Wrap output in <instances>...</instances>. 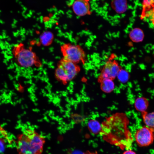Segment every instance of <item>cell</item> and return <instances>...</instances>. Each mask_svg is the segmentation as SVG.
<instances>
[{"mask_svg": "<svg viewBox=\"0 0 154 154\" xmlns=\"http://www.w3.org/2000/svg\"><path fill=\"white\" fill-rule=\"evenodd\" d=\"M128 119L123 113L117 112L106 117L102 123L100 134L109 143L122 149H129L133 139L128 127Z\"/></svg>", "mask_w": 154, "mask_h": 154, "instance_id": "6da1fadb", "label": "cell"}, {"mask_svg": "<svg viewBox=\"0 0 154 154\" xmlns=\"http://www.w3.org/2000/svg\"><path fill=\"white\" fill-rule=\"evenodd\" d=\"M17 141L18 154H41L45 139L35 130L27 129L19 135Z\"/></svg>", "mask_w": 154, "mask_h": 154, "instance_id": "7a4b0ae2", "label": "cell"}, {"mask_svg": "<svg viewBox=\"0 0 154 154\" xmlns=\"http://www.w3.org/2000/svg\"><path fill=\"white\" fill-rule=\"evenodd\" d=\"M80 70L79 66L63 58L59 62L55 71L56 78L66 84L73 80Z\"/></svg>", "mask_w": 154, "mask_h": 154, "instance_id": "3957f363", "label": "cell"}, {"mask_svg": "<svg viewBox=\"0 0 154 154\" xmlns=\"http://www.w3.org/2000/svg\"><path fill=\"white\" fill-rule=\"evenodd\" d=\"M13 52L17 63L22 67L29 68L34 66H40L41 65L35 54L24 48L21 44L15 46Z\"/></svg>", "mask_w": 154, "mask_h": 154, "instance_id": "277c9868", "label": "cell"}, {"mask_svg": "<svg viewBox=\"0 0 154 154\" xmlns=\"http://www.w3.org/2000/svg\"><path fill=\"white\" fill-rule=\"evenodd\" d=\"M61 51L63 58L77 64L86 62V54L83 48L79 45L66 43L61 46Z\"/></svg>", "mask_w": 154, "mask_h": 154, "instance_id": "5b68a950", "label": "cell"}, {"mask_svg": "<svg viewBox=\"0 0 154 154\" xmlns=\"http://www.w3.org/2000/svg\"><path fill=\"white\" fill-rule=\"evenodd\" d=\"M121 68L116 60H108L106 62L98 78V82L100 83L104 79L114 80L117 77Z\"/></svg>", "mask_w": 154, "mask_h": 154, "instance_id": "8992f818", "label": "cell"}, {"mask_svg": "<svg viewBox=\"0 0 154 154\" xmlns=\"http://www.w3.org/2000/svg\"><path fill=\"white\" fill-rule=\"evenodd\" d=\"M135 138L136 143L140 146H149L154 140V129L146 126L141 127L136 131Z\"/></svg>", "mask_w": 154, "mask_h": 154, "instance_id": "52a82bcc", "label": "cell"}, {"mask_svg": "<svg viewBox=\"0 0 154 154\" xmlns=\"http://www.w3.org/2000/svg\"><path fill=\"white\" fill-rule=\"evenodd\" d=\"M89 1L77 0L74 1L72 8L74 13L77 16H83L91 13Z\"/></svg>", "mask_w": 154, "mask_h": 154, "instance_id": "ba28073f", "label": "cell"}, {"mask_svg": "<svg viewBox=\"0 0 154 154\" xmlns=\"http://www.w3.org/2000/svg\"><path fill=\"white\" fill-rule=\"evenodd\" d=\"M111 4L113 9L116 13L119 14L124 13L127 9V2L126 0L112 1Z\"/></svg>", "mask_w": 154, "mask_h": 154, "instance_id": "9c48e42d", "label": "cell"}, {"mask_svg": "<svg viewBox=\"0 0 154 154\" xmlns=\"http://www.w3.org/2000/svg\"><path fill=\"white\" fill-rule=\"evenodd\" d=\"M129 37L133 42L137 43L143 40L144 35L142 29L139 28H135L130 32Z\"/></svg>", "mask_w": 154, "mask_h": 154, "instance_id": "30bf717a", "label": "cell"}, {"mask_svg": "<svg viewBox=\"0 0 154 154\" xmlns=\"http://www.w3.org/2000/svg\"><path fill=\"white\" fill-rule=\"evenodd\" d=\"M149 105L147 100L143 97L137 98L134 102V106L137 111L142 113L145 112Z\"/></svg>", "mask_w": 154, "mask_h": 154, "instance_id": "8fae6325", "label": "cell"}, {"mask_svg": "<svg viewBox=\"0 0 154 154\" xmlns=\"http://www.w3.org/2000/svg\"><path fill=\"white\" fill-rule=\"evenodd\" d=\"M100 88L102 90L106 93L112 92L115 88V85L113 80L109 79H104L100 82Z\"/></svg>", "mask_w": 154, "mask_h": 154, "instance_id": "7c38bea8", "label": "cell"}, {"mask_svg": "<svg viewBox=\"0 0 154 154\" xmlns=\"http://www.w3.org/2000/svg\"><path fill=\"white\" fill-rule=\"evenodd\" d=\"M88 128L90 132L93 134L100 133L102 129V125L97 121L91 120L87 123Z\"/></svg>", "mask_w": 154, "mask_h": 154, "instance_id": "4fadbf2b", "label": "cell"}, {"mask_svg": "<svg viewBox=\"0 0 154 154\" xmlns=\"http://www.w3.org/2000/svg\"><path fill=\"white\" fill-rule=\"evenodd\" d=\"M143 121L146 126L154 129V112L142 113Z\"/></svg>", "mask_w": 154, "mask_h": 154, "instance_id": "5bb4252c", "label": "cell"}, {"mask_svg": "<svg viewBox=\"0 0 154 154\" xmlns=\"http://www.w3.org/2000/svg\"><path fill=\"white\" fill-rule=\"evenodd\" d=\"M40 38L42 44L44 45H47L49 44L52 41L53 35L51 32H46L42 34Z\"/></svg>", "mask_w": 154, "mask_h": 154, "instance_id": "9a60e30c", "label": "cell"}, {"mask_svg": "<svg viewBox=\"0 0 154 154\" xmlns=\"http://www.w3.org/2000/svg\"><path fill=\"white\" fill-rule=\"evenodd\" d=\"M117 77L120 82L122 83H125L129 79V74L126 70L121 68L119 72Z\"/></svg>", "mask_w": 154, "mask_h": 154, "instance_id": "2e32d148", "label": "cell"}, {"mask_svg": "<svg viewBox=\"0 0 154 154\" xmlns=\"http://www.w3.org/2000/svg\"><path fill=\"white\" fill-rule=\"evenodd\" d=\"M5 149V144L3 140L0 138V153H3Z\"/></svg>", "mask_w": 154, "mask_h": 154, "instance_id": "e0dca14e", "label": "cell"}, {"mask_svg": "<svg viewBox=\"0 0 154 154\" xmlns=\"http://www.w3.org/2000/svg\"><path fill=\"white\" fill-rule=\"evenodd\" d=\"M154 1L144 0L143 1V4L145 7H149L154 2Z\"/></svg>", "mask_w": 154, "mask_h": 154, "instance_id": "ac0fdd59", "label": "cell"}, {"mask_svg": "<svg viewBox=\"0 0 154 154\" xmlns=\"http://www.w3.org/2000/svg\"><path fill=\"white\" fill-rule=\"evenodd\" d=\"M122 154H136V153L132 150L128 149L125 151Z\"/></svg>", "mask_w": 154, "mask_h": 154, "instance_id": "d6986e66", "label": "cell"}, {"mask_svg": "<svg viewBox=\"0 0 154 154\" xmlns=\"http://www.w3.org/2000/svg\"><path fill=\"white\" fill-rule=\"evenodd\" d=\"M83 154H98L97 152H91L89 151H87L85 153H84Z\"/></svg>", "mask_w": 154, "mask_h": 154, "instance_id": "ffe728a7", "label": "cell"}]
</instances>
